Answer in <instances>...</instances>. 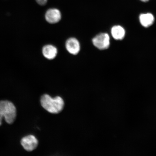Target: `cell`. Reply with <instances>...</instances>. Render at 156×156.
Returning <instances> with one entry per match:
<instances>
[{
    "label": "cell",
    "instance_id": "cell-4",
    "mask_svg": "<svg viewBox=\"0 0 156 156\" xmlns=\"http://www.w3.org/2000/svg\"><path fill=\"white\" fill-rule=\"evenodd\" d=\"M21 144L26 151H32L37 147L38 141L34 136L30 135L23 137L21 140Z\"/></svg>",
    "mask_w": 156,
    "mask_h": 156
},
{
    "label": "cell",
    "instance_id": "cell-8",
    "mask_svg": "<svg viewBox=\"0 0 156 156\" xmlns=\"http://www.w3.org/2000/svg\"><path fill=\"white\" fill-rule=\"evenodd\" d=\"M139 19L141 24L146 28L151 26L154 21V17L151 13L141 14L140 15Z\"/></svg>",
    "mask_w": 156,
    "mask_h": 156
},
{
    "label": "cell",
    "instance_id": "cell-6",
    "mask_svg": "<svg viewBox=\"0 0 156 156\" xmlns=\"http://www.w3.org/2000/svg\"><path fill=\"white\" fill-rule=\"evenodd\" d=\"M66 48L70 54L76 55L79 53L80 50V45L76 38H70L66 41Z\"/></svg>",
    "mask_w": 156,
    "mask_h": 156
},
{
    "label": "cell",
    "instance_id": "cell-9",
    "mask_svg": "<svg viewBox=\"0 0 156 156\" xmlns=\"http://www.w3.org/2000/svg\"><path fill=\"white\" fill-rule=\"evenodd\" d=\"M111 32L113 38L116 40H122L125 35L124 29L119 25L113 27Z\"/></svg>",
    "mask_w": 156,
    "mask_h": 156
},
{
    "label": "cell",
    "instance_id": "cell-5",
    "mask_svg": "<svg viewBox=\"0 0 156 156\" xmlns=\"http://www.w3.org/2000/svg\"><path fill=\"white\" fill-rule=\"evenodd\" d=\"M62 15L59 10L56 9H48L45 15V18L50 24H56L61 19Z\"/></svg>",
    "mask_w": 156,
    "mask_h": 156
},
{
    "label": "cell",
    "instance_id": "cell-7",
    "mask_svg": "<svg viewBox=\"0 0 156 156\" xmlns=\"http://www.w3.org/2000/svg\"><path fill=\"white\" fill-rule=\"evenodd\" d=\"M42 52L45 58L48 60H52L57 55L58 50L55 46L48 44L43 48Z\"/></svg>",
    "mask_w": 156,
    "mask_h": 156
},
{
    "label": "cell",
    "instance_id": "cell-11",
    "mask_svg": "<svg viewBox=\"0 0 156 156\" xmlns=\"http://www.w3.org/2000/svg\"><path fill=\"white\" fill-rule=\"evenodd\" d=\"M140 1H141L143 2H147L149 1V0H140Z\"/></svg>",
    "mask_w": 156,
    "mask_h": 156
},
{
    "label": "cell",
    "instance_id": "cell-1",
    "mask_svg": "<svg viewBox=\"0 0 156 156\" xmlns=\"http://www.w3.org/2000/svg\"><path fill=\"white\" fill-rule=\"evenodd\" d=\"M40 102L43 108L52 114H58L61 112L64 106V101L61 97L52 98L48 94L42 95Z\"/></svg>",
    "mask_w": 156,
    "mask_h": 156
},
{
    "label": "cell",
    "instance_id": "cell-10",
    "mask_svg": "<svg viewBox=\"0 0 156 156\" xmlns=\"http://www.w3.org/2000/svg\"><path fill=\"white\" fill-rule=\"evenodd\" d=\"M36 1L39 5H44L46 4L48 0H36Z\"/></svg>",
    "mask_w": 156,
    "mask_h": 156
},
{
    "label": "cell",
    "instance_id": "cell-2",
    "mask_svg": "<svg viewBox=\"0 0 156 156\" xmlns=\"http://www.w3.org/2000/svg\"><path fill=\"white\" fill-rule=\"evenodd\" d=\"M16 116V109L13 103L8 101H0V126L5 118L8 124H12Z\"/></svg>",
    "mask_w": 156,
    "mask_h": 156
},
{
    "label": "cell",
    "instance_id": "cell-3",
    "mask_svg": "<svg viewBox=\"0 0 156 156\" xmlns=\"http://www.w3.org/2000/svg\"><path fill=\"white\" fill-rule=\"evenodd\" d=\"M92 42L94 45L99 49H106L110 46V37L106 33H101L93 39Z\"/></svg>",
    "mask_w": 156,
    "mask_h": 156
}]
</instances>
